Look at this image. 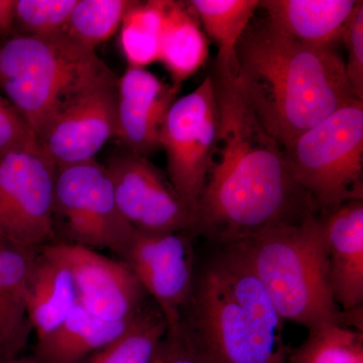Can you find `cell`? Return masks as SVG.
<instances>
[{"label": "cell", "mask_w": 363, "mask_h": 363, "mask_svg": "<svg viewBox=\"0 0 363 363\" xmlns=\"http://www.w3.org/2000/svg\"><path fill=\"white\" fill-rule=\"evenodd\" d=\"M328 247L329 284L345 312L362 309L363 200H352L321 213Z\"/></svg>", "instance_id": "obj_15"}, {"label": "cell", "mask_w": 363, "mask_h": 363, "mask_svg": "<svg viewBox=\"0 0 363 363\" xmlns=\"http://www.w3.org/2000/svg\"><path fill=\"white\" fill-rule=\"evenodd\" d=\"M133 321H109L78 304L63 323L38 340L33 357L38 363H78L118 338Z\"/></svg>", "instance_id": "obj_19"}, {"label": "cell", "mask_w": 363, "mask_h": 363, "mask_svg": "<svg viewBox=\"0 0 363 363\" xmlns=\"http://www.w3.org/2000/svg\"><path fill=\"white\" fill-rule=\"evenodd\" d=\"M286 359L279 360V362H276V363H286Z\"/></svg>", "instance_id": "obj_32"}, {"label": "cell", "mask_w": 363, "mask_h": 363, "mask_svg": "<svg viewBox=\"0 0 363 363\" xmlns=\"http://www.w3.org/2000/svg\"><path fill=\"white\" fill-rule=\"evenodd\" d=\"M233 75L253 113L281 147L357 100L334 48L302 44L267 20L241 38Z\"/></svg>", "instance_id": "obj_2"}, {"label": "cell", "mask_w": 363, "mask_h": 363, "mask_svg": "<svg viewBox=\"0 0 363 363\" xmlns=\"http://www.w3.org/2000/svg\"><path fill=\"white\" fill-rule=\"evenodd\" d=\"M213 247L201 264L196 262L177 329L206 363L286 359L284 321L240 243Z\"/></svg>", "instance_id": "obj_3"}, {"label": "cell", "mask_w": 363, "mask_h": 363, "mask_svg": "<svg viewBox=\"0 0 363 363\" xmlns=\"http://www.w3.org/2000/svg\"><path fill=\"white\" fill-rule=\"evenodd\" d=\"M343 40L347 45L345 74L353 96L363 101V2L358 1L357 9Z\"/></svg>", "instance_id": "obj_27"}, {"label": "cell", "mask_w": 363, "mask_h": 363, "mask_svg": "<svg viewBox=\"0 0 363 363\" xmlns=\"http://www.w3.org/2000/svg\"><path fill=\"white\" fill-rule=\"evenodd\" d=\"M78 304L77 289L68 267L40 250L26 289V313L38 340L63 323Z\"/></svg>", "instance_id": "obj_18"}, {"label": "cell", "mask_w": 363, "mask_h": 363, "mask_svg": "<svg viewBox=\"0 0 363 363\" xmlns=\"http://www.w3.org/2000/svg\"><path fill=\"white\" fill-rule=\"evenodd\" d=\"M283 150L294 180L320 213L363 200V101L341 107Z\"/></svg>", "instance_id": "obj_6"}, {"label": "cell", "mask_w": 363, "mask_h": 363, "mask_svg": "<svg viewBox=\"0 0 363 363\" xmlns=\"http://www.w3.org/2000/svg\"><path fill=\"white\" fill-rule=\"evenodd\" d=\"M57 216L65 223L68 242L108 248L117 257L135 231L119 211L111 178L96 160L57 168Z\"/></svg>", "instance_id": "obj_8"}, {"label": "cell", "mask_w": 363, "mask_h": 363, "mask_svg": "<svg viewBox=\"0 0 363 363\" xmlns=\"http://www.w3.org/2000/svg\"><path fill=\"white\" fill-rule=\"evenodd\" d=\"M218 130L194 238L229 245L320 213L294 180L283 147L262 126L233 74L216 72Z\"/></svg>", "instance_id": "obj_1"}, {"label": "cell", "mask_w": 363, "mask_h": 363, "mask_svg": "<svg viewBox=\"0 0 363 363\" xmlns=\"http://www.w3.org/2000/svg\"><path fill=\"white\" fill-rule=\"evenodd\" d=\"M188 6L218 50L215 72L233 74L236 48L259 7V0H192Z\"/></svg>", "instance_id": "obj_21"}, {"label": "cell", "mask_w": 363, "mask_h": 363, "mask_svg": "<svg viewBox=\"0 0 363 363\" xmlns=\"http://www.w3.org/2000/svg\"><path fill=\"white\" fill-rule=\"evenodd\" d=\"M57 167L40 147L0 154V238L40 250L55 238Z\"/></svg>", "instance_id": "obj_7"}, {"label": "cell", "mask_w": 363, "mask_h": 363, "mask_svg": "<svg viewBox=\"0 0 363 363\" xmlns=\"http://www.w3.org/2000/svg\"><path fill=\"white\" fill-rule=\"evenodd\" d=\"M77 0H16V21L21 35L52 37L66 33Z\"/></svg>", "instance_id": "obj_26"}, {"label": "cell", "mask_w": 363, "mask_h": 363, "mask_svg": "<svg viewBox=\"0 0 363 363\" xmlns=\"http://www.w3.org/2000/svg\"><path fill=\"white\" fill-rule=\"evenodd\" d=\"M130 4L128 0H77L66 33L80 44L95 49L116 32Z\"/></svg>", "instance_id": "obj_25"}, {"label": "cell", "mask_w": 363, "mask_h": 363, "mask_svg": "<svg viewBox=\"0 0 363 363\" xmlns=\"http://www.w3.org/2000/svg\"><path fill=\"white\" fill-rule=\"evenodd\" d=\"M111 73L95 49L66 33L0 40V90L35 138L73 98Z\"/></svg>", "instance_id": "obj_5"}, {"label": "cell", "mask_w": 363, "mask_h": 363, "mask_svg": "<svg viewBox=\"0 0 363 363\" xmlns=\"http://www.w3.org/2000/svg\"><path fill=\"white\" fill-rule=\"evenodd\" d=\"M104 167L113 186L119 211L135 230L194 236V213L169 178L147 157L125 150L111 157Z\"/></svg>", "instance_id": "obj_10"}, {"label": "cell", "mask_w": 363, "mask_h": 363, "mask_svg": "<svg viewBox=\"0 0 363 363\" xmlns=\"http://www.w3.org/2000/svg\"><path fill=\"white\" fill-rule=\"evenodd\" d=\"M218 119L216 88L208 76L192 92L176 99L162 124L161 147L169 180L194 215L206 184Z\"/></svg>", "instance_id": "obj_9"}, {"label": "cell", "mask_w": 363, "mask_h": 363, "mask_svg": "<svg viewBox=\"0 0 363 363\" xmlns=\"http://www.w3.org/2000/svg\"><path fill=\"white\" fill-rule=\"evenodd\" d=\"M284 322L308 330L342 324L329 284L328 247L321 213L269 227L238 241Z\"/></svg>", "instance_id": "obj_4"}, {"label": "cell", "mask_w": 363, "mask_h": 363, "mask_svg": "<svg viewBox=\"0 0 363 363\" xmlns=\"http://www.w3.org/2000/svg\"><path fill=\"white\" fill-rule=\"evenodd\" d=\"M16 21V0H0V38L11 37Z\"/></svg>", "instance_id": "obj_30"}, {"label": "cell", "mask_w": 363, "mask_h": 363, "mask_svg": "<svg viewBox=\"0 0 363 363\" xmlns=\"http://www.w3.org/2000/svg\"><path fill=\"white\" fill-rule=\"evenodd\" d=\"M154 363H206L178 329H168Z\"/></svg>", "instance_id": "obj_29"}, {"label": "cell", "mask_w": 363, "mask_h": 363, "mask_svg": "<svg viewBox=\"0 0 363 363\" xmlns=\"http://www.w3.org/2000/svg\"><path fill=\"white\" fill-rule=\"evenodd\" d=\"M116 74L100 79L66 104L37 135L40 149L59 167L95 160L116 131Z\"/></svg>", "instance_id": "obj_12"}, {"label": "cell", "mask_w": 363, "mask_h": 363, "mask_svg": "<svg viewBox=\"0 0 363 363\" xmlns=\"http://www.w3.org/2000/svg\"><path fill=\"white\" fill-rule=\"evenodd\" d=\"M209 55L205 33L190 6L164 0L159 58L173 84L180 85L204 66Z\"/></svg>", "instance_id": "obj_20"}, {"label": "cell", "mask_w": 363, "mask_h": 363, "mask_svg": "<svg viewBox=\"0 0 363 363\" xmlns=\"http://www.w3.org/2000/svg\"><path fill=\"white\" fill-rule=\"evenodd\" d=\"M164 0L131 1L121 23V45L130 67L157 62Z\"/></svg>", "instance_id": "obj_23"}, {"label": "cell", "mask_w": 363, "mask_h": 363, "mask_svg": "<svg viewBox=\"0 0 363 363\" xmlns=\"http://www.w3.org/2000/svg\"><path fill=\"white\" fill-rule=\"evenodd\" d=\"M4 363H38L33 357H18Z\"/></svg>", "instance_id": "obj_31"}, {"label": "cell", "mask_w": 363, "mask_h": 363, "mask_svg": "<svg viewBox=\"0 0 363 363\" xmlns=\"http://www.w3.org/2000/svg\"><path fill=\"white\" fill-rule=\"evenodd\" d=\"M190 233H143L135 231L118 255L157 309L175 329L192 289L196 257Z\"/></svg>", "instance_id": "obj_11"}, {"label": "cell", "mask_w": 363, "mask_h": 363, "mask_svg": "<svg viewBox=\"0 0 363 363\" xmlns=\"http://www.w3.org/2000/svg\"><path fill=\"white\" fill-rule=\"evenodd\" d=\"M286 358L290 363H363L362 331L342 324L320 327Z\"/></svg>", "instance_id": "obj_24"}, {"label": "cell", "mask_w": 363, "mask_h": 363, "mask_svg": "<svg viewBox=\"0 0 363 363\" xmlns=\"http://www.w3.org/2000/svg\"><path fill=\"white\" fill-rule=\"evenodd\" d=\"M40 252L68 267L79 304L109 321L130 322L147 308V294L121 260L72 242H52Z\"/></svg>", "instance_id": "obj_13"}, {"label": "cell", "mask_w": 363, "mask_h": 363, "mask_svg": "<svg viewBox=\"0 0 363 363\" xmlns=\"http://www.w3.org/2000/svg\"><path fill=\"white\" fill-rule=\"evenodd\" d=\"M23 147H40L37 138L13 105L0 94V154Z\"/></svg>", "instance_id": "obj_28"}, {"label": "cell", "mask_w": 363, "mask_h": 363, "mask_svg": "<svg viewBox=\"0 0 363 363\" xmlns=\"http://www.w3.org/2000/svg\"><path fill=\"white\" fill-rule=\"evenodd\" d=\"M168 329L157 306L147 307L118 338L78 363H154Z\"/></svg>", "instance_id": "obj_22"}, {"label": "cell", "mask_w": 363, "mask_h": 363, "mask_svg": "<svg viewBox=\"0 0 363 363\" xmlns=\"http://www.w3.org/2000/svg\"><path fill=\"white\" fill-rule=\"evenodd\" d=\"M358 1L355 0H264L267 20L289 37L316 48L343 40Z\"/></svg>", "instance_id": "obj_16"}, {"label": "cell", "mask_w": 363, "mask_h": 363, "mask_svg": "<svg viewBox=\"0 0 363 363\" xmlns=\"http://www.w3.org/2000/svg\"><path fill=\"white\" fill-rule=\"evenodd\" d=\"M180 87L145 68L130 67L116 86V136L128 152L147 157L161 149V131Z\"/></svg>", "instance_id": "obj_14"}, {"label": "cell", "mask_w": 363, "mask_h": 363, "mask_svg": "<svg viewBox=\"0 0 363 363\" xmlns=\"http://www.w3.org/2000/svg\"><path fill=\"white\" fill-rule=\"evenodd\" d=\"M39 252L0 238V363L20 357L33 330L26 313V289Z\"/></svg>", "instance_id": "obj_17"}]
</instances>
